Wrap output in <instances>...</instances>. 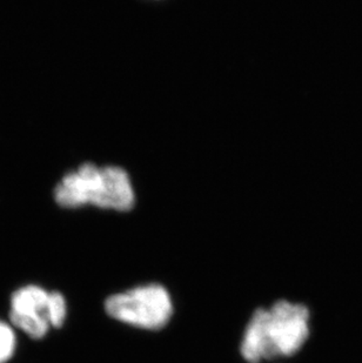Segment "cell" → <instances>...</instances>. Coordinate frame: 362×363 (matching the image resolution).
<instances>
[{
  "mask_svg": "<svg viewBox=\"0 0 362 363\" xmlns=\"http://www.w3.org/2000/svg\"><path fill=\"white\" fill-rule=\"evenodd\" d=\"M19 333L9 319L0 318V363H10L17 355Z\"/></svg>",
  "mask_w": 362,
  "mask_h": 363,
  "instance_id": "5b68a950",
  "label": "cell"
},
{
  "mask_svg": "<svg viewBox=\"0 0 362 363\" xmlns=\"http://www.w3.org/2000/svg\"><path fill=\"white\" fill-rule=\"evenodd\" d=\"M55 201L62 208L93 206L114 212H130L136 205V193L126 171L119 167H97L84 164L65 175L55 189Z\"/></svg>",
  "mask_w": 362,
  "mask_h": 363,
  "instance_id": "7a4b0ae2",
  "label": "cell"
},
{
  "mask_svg": "<svg viewBox=\"0 0 362 363\" xmlns=\"http://www.w3.org/2000/svg\"><path fill=\"white\" fill-rule=\"evenodd\" d=\"M104 311L116 323L132 328L158 332L175 315L171 291L160 282H147L116 291L104 300Z\"/></svg>",
  "mask_w": 362,
  "mask_h": 363,
  "instance_id": "277c9868",
  "label": "cell"
},
{
  "mask_svg": "<svg viewBox=\"0 0 362 363\" xmlns=\"http://www.w3.org/2000/svg\"><path fill=\"white\" fill-rule=\"evenodd\" d=\"M312 328L306 303L279 298L251 314L240 340V357L247 363L295 357L311 339Z\"/></svg>",
  "mask_w": 362,
  "mask_h": 363,
  "instance_id": "6da1fadb",
  "label": "cell"
},
{
  "mask_svg": "<svg viewBox=\"0 0 362 363\" xmlns=\"http://www.w3.org/2000/svg\"><path fill=\"white\" fill-rule=\"evenodd\" d=\"M69 312V300L62 291L28 282L11 293L7 319L18 333L41 341L65 325Z\"/></svg>",
  "mask_w": 362,
  "mask_h": 363,
  "instance_id": "3957f363",
  "label": "cell"
}]
</instances>
